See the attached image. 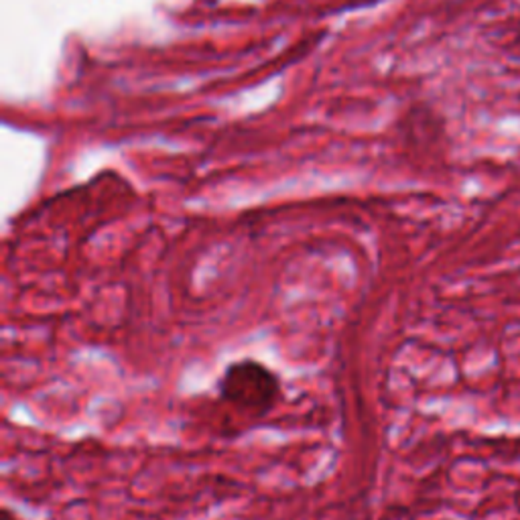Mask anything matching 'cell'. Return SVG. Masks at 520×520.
I'll return each mask as SVG.
<instances>
[{"mask_svg":"<svg viewBox=\"0 0 520 520\" xmlns=\"http://www.w3.org/2000/svg\"><path fill=\"white\" fill-rule=\"evenodd\" d=\"M220 398L250 417H264L280 397L279 377L257 360L232 362L218 380Z\"/></svg>","mask_w":520,"mask_h":520,"instance_id":"6da1fadb","label":"cell"}]
</instances>
